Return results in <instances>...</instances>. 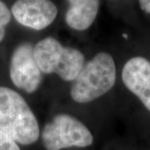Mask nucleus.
<instances>
[{
  "instance_id": "nucleus-1",
  "label": "nucleus",
  "mask_w": 150,
  "mask_h": 150,
  "mask_svg": "<svg viewBox=\"0 0 150 150\" xmlns=\"http://www.w3.org/2000/svg\"><path fill=\"white\" fill-rule=\"evenodd\" d=\"M0 129L16 144L30 145L39 138L38 120L23 97L0 87Z\"/></svg>"
},
{
  "instance_id": "nucleus-6",
  "label": "nucleus",
  "mask_w": 150,
  "mask_h": 150,
  "mask_svg": "<svg viewBox=\"0 0 150 150\" xmlns=\"http://www.w3.org/2000/svg\"><path fill=\"white\" fill-rule=\"evenodd\" d=\"M124 85L150 111V62L143 57L127 61L122 70Z\"/></svg>"
},
{
  "instance_id": "nucleus-12",
  "label": "nucleus",
  "mask_w": 150,
  "mask_h": 150,
  "mask_svg": "<svg viewBox=\"0 0 150 150\" xmlns=\"http://www.w3.org/2000/svg\"><path fill=\"white\" fill-rule=\"evenodd\" d=\"M140 8L148 13H150V0H139Z\"/></svg>"
},
{
  "instance_id": "nucleus-3",
  "label": "nucleus",
  "mask_w": 150,
  "mask_h": 150,
  "mask_svg": "<svg viewBox=\"0 0 150 150\" xmlns=\"http://www.w3.org/2000/svg\"><path fill=\"white\" fill-rule=\"evenodd\" d=\"M46 150H62L71 147L85 148L93 142L91 132L74 117L60 113L46 123L42 132Z\"/></svg>"
},
{
  "instance_id": "nucleus-9",
  "label": "nucleus",
  "mask_w": 150,
  "mask_h": 150,
  "mask_svg": "<svg viewBox=\"0 0 150 150\" xmlns=\"http://www.w3.org/2000/svg\"><path fill=\"white\" fill-rule=\"evenodd\" d=\"M84 65V56L79 49L65 47L64 59L56 74L63 80L74 81Z\"/></svg>"
},
{
  "instance_id": "nucleus-2",
  "label": "nucleus",
  "mask_w": 150,
  "mask_h": 150,
  "mask_svg": "<svg viewBox=\"0 0 150 150\" xmlns=\"http://www.w3.org/2000/svg\"><path fill=\"white\" fill-rule=\"evenodd\" d=\"M115 81L116 67L112 57L108 53H98L83 65L73 83L70 94L75 102H92L112 89Z\"/></svg>"
},
{
  "instance_id": "nucleus-8",
  "label": "nucleus",
  "mask_w": 150,
  "mask_h": 150,
  "mask_svg": "<svg viewBox=\"0 0 150 150\" xmlns=\"http://www.w3.org/2000/svg\"><path fill=\"white\" fill-rule=\"evenodd\" d=\"M69 8L65 21L71 28L83 31L93 24L96 18L99 0H68Z\"/></svg>"
},
{
  "instance_id": "nucleus-5",
  "label": "nucleus",
  "mask_w": 150,
  "mask_h": 150,
  "mask_svg": "<svg viewBox=\"0 0 150 150\" xmlns=\"http://www.w3.org/2000/svg\"><path fill=\"white\" fill-rule=\"evenodd\" d=\"M12 13L23 26L42 30L55 20L58 8L51 0H17Z\"/></svg>"
},
{
  "instance_id": "nucleus-4",
  "label": "nucleus",
  "mask_w": 150,
  "mask_h": 150,
  "mask_svg": "<svg viewBox=\"0 0 150 150\" xmlns=\"http://www.w3.org/2000/svg\"><path fill=\"white\" fill-rule=\"evenodd\" d=\"M33 48L28 42L18 44L13 52L9 67L13 83L28 93H34L42 82V72L34 59Z\"/></svg>"
},
{
  "instance_id": "nucleus-10",
  "label": "nucleus",
  "mask_w": 150,
  "mask_h": 150,
  "mask_svg": "<svg viewBox=\"0 0 150 150\" xmlns=\"http://www.w3.org/2000/svg\"><path fill=\"white\" fill-rule=\"evenodd\" d=\"M11 20V13L5 4L0 0V43L5 36V26Z\"/></svg>"
},
{
  "instance_id": "nucleus-11",
  "label": "nucleus",
  "mask_w": 150,
  "mask_h": 150,
  "mask_svg": "<svg viewBox=\"0 0 150 150\" xmlns=\"http://www.w3.org/2000/svg\"><path fill=\"white\" fill-rule=\"evenodd\" d=\"M0 150H20L18 144L0 129Z\"/></svg>"
},
{
  "instance_id": "nucleus-7",
  "label": "nucleus",
  "mask_w": 150,
  "mask_h": 150,
  "mask_svg": "<svg viewBox=\"0 0 150 150\" xmlns=\"http://www.w3.org/2000/svg\"><path fill=\"white\" fill-rule=\"evenodd\" d=\"M64 46L53 37L38 42L33 48V54L41 72L46 74H56L64 59Z\"/></svg>"
}]
</instances>
